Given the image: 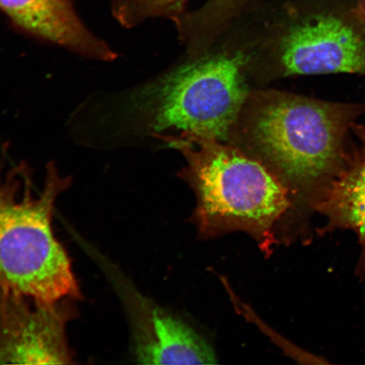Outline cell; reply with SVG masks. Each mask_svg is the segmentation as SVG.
<instances>
[{
    "instance_id": "cell-2",
    "label": "cell",
    "mask_w": 365,
    "mask_h": 365,
    "mask_svg": "<svg viewBox=\"0 0 365 365\" xmlns=\"http://www.w3.org/2000/svg\"><path fill=\"white\" fill-rule=\"evenodd\" d=\"M190 58L138 88L112 96L96 113V128L113 141L134 130L153 137L188 132L227 143L251 91L247 58L243 50L230 48Z\"/></svg>"
},
{
    "instance_id": "cell-9",
    "label": "cell",
    "mask_w": 365,
    "mask_h": 365,
    "mask_svg": "<svg viewBox=\"0 0 365 365\" xmlns=\"http://www.w3.org/2000/svg\"><path fill=\"white\" fill-rule=\"evenodd\" d=\"M354 136L342 170L317 200L332 226L353 230L365 258V126L355 123Z\"/></svg>"
},
{
    "instance_id": "cell-10",
    "label": "cell",
    "mask_w": 365,
    "mask_h": 365,
    "mask_svg": "<svg viewBox=\"0 0 365 365\" xmlns=\"http://www.w3.org/2000/svg\"><path fill=\"white\" fill-rule=\"evenodd\" d=\"M261 0H207L202 7L187 11L175 25L190 58L209 51L216 41L238 25Z\"/></svg>"
},
{
    "instance_id": "cell-7",
    "label": "cell",
    "mask_w": 365,
    "mask_h": 365,
    "mask_svg": "<svg viewBox=\"0 0 365 365\" xmlns=\"http://www.w3.org/2000/svg\"><path fill=\"white\" fill-rule=\"evenodd\" d=\"M0 11L21 33L91 61L112 62L118 54L81 19L73 0H0Z\"/></svg>"
},
{
    "instance_id": "cell-3",
    "label": "cell",
    "mask_w": 365,
    "mask_h": 365,
    "mask_svg": "<svg viewBox=\"0 0 365 365\" xmlns=\"http://www.w3.org/2000/svg\"><path fill=\"white\" fill-rule=\"evenodd\" d=\"M249 76H365V23L323 0H261L242 21Z\"/></svg>"
},
{
    "instance_id": "cell-6",
    "label": "cell",
    "mask_w": 365,
    "mask_h": 365,
    "mask_svg": "<svg viewBox=\"0 0 365 365\" xmlns=\"http://www.w3.org/2000/svg\"><path fill=\"white\" fill-rule=\"evenodd\" d=\"M76 302L46 303L0 290V364L76 363L67 333Z\"/></svg>"
},
{
    "instance_id": "cell-5",
    "label": "cell",
    "mask_w": 365,
    "mask_h": 365,
    "mask_svg": "<svg viewBox=\"0 0 365 365\" xmlns=\"http://www.w3.org/2000/svg\"><path fill=\"white\" fill-rule=\"evenodd\" d=\"M155 138L185 158L182 176L195 190L203 223L264 232L290 207L284 185L235 145L188 132Z\"/></svg>"
},
{
    "instance_id": "cell-12",
    "label": "cell",
    "mask_w": 365,
    "mask_h": 365,
    "mask_svg": "<svg viewBox=\"0 0 365 365\" xmlns=\"http://www.w3.org/2000/svg\"><path fill=\"white\" fill-rule=\"evenodd\" d=\"M354 11L360 19L365 23V0H357L354 4Z\"/></svg>"
},
{
    "instance_id": "cell-11",
    "label": "cell",
    "mask_w": 365,
    "mask_h": 365,
    "mask_svg": "<svg viewBox=\"0 0 365 365\" xmlns=\"http://www.w3.org/2000/svg\"><path fill=\"white\" fill-rule=\"evenodd\" d=\"M190 0H112V13L120 25L133 29L154 18L175 23L185 15Z\"/></svg>"
},
{
    "instance_id": "cell-8",
    "label": "cell",
    "mask_w": 365,
    "mask_h": 365,
    "mask_svg": "<svg viewBox=\"0 0 365 365\" xmlns=\"http://www.w3.org/2000/svg\"><path fill=\"white\" fill-rule=\"evenodd\" d=\"M128 299L134 351L143 364H212L215 353L207 341L181 319L144 297Z\"/></svg>"
},
{
    "instance_id": "cell-4",
    "label": "cell",
    "mask_w": 365,
    "mask_h": 365,
    "mask_svg": "<svg viewBox=\"0 0 365 365\" xmlns=\"http://www.w3.org/2000/svg\"><path fill=\"white\" fill-rule=\"evenodd\" d=\"M71 185L53 162L39 190L26 163L0 162V290L46 303L83 298L53 228L58 200Z\"/></svg>"
},
{
    "instance_id": "cell-1",
    "label": "cell",
    "mask_w": 365,
    "mask_h": 365,
    "mask_svg": "<svg viewBox=\"0 0 365 365\" xmlns=\"http://www.w3.org/2000/svg\"><path fill=\"white\" fill-rule=\"evenodd\" d=\"M365 103L251 90L227 143L273 173L290 194L319 197L344 170Z\"/></svg>"
}]
</instances>
